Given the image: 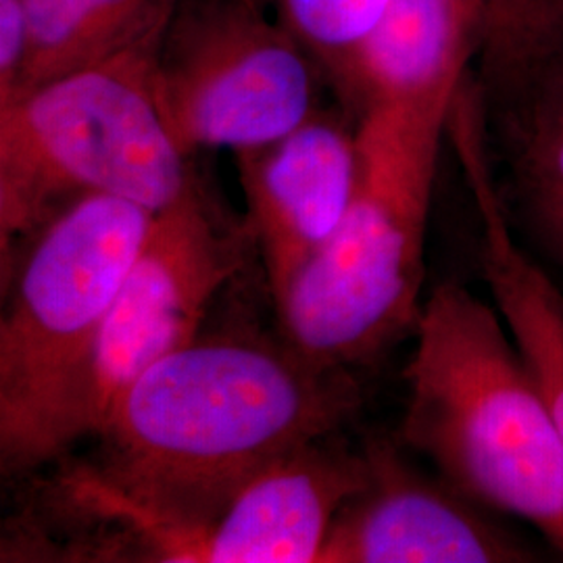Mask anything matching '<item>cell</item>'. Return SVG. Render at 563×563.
Returning a JSON list of instances; mask_svg holds the SVG:
<instances>
[{
	"label": "cell",
	"instance_id": "11",
	"mask_svg": "<svg viewBox=\"0 0 563 563\" xmlns=\"http://www.w3.org/2000/svg\"><path fill=\"white\" fill-rule=\"evenodd\" d=\"M449 134L478 211L484 280L563 439V295L511 230L493 176L483 97L474 84H463L455 95Z\"/></svg>",
	"mask_w": 563,
	"mask_h": 563
},
{
	"label": "cell",
	"instance_id": "10",
	"mask_svg": "<svg viewBox=\"0 0 563 563\" xmlns=\"http://www.w3.org/2000/svg\"><path fill=\"white\" fill-rule=\"evenodd\" d=\"M369 476L365 451L325 439L267 465L202 530L192 563H318L342 507Z\"/></svg>",
	"mask_w": 563,
	"mask_h": 563
},
{
	"label": "cell",
	"instance_id": "2",
	"mask_svg": "<svg viewBox=\"0 0 563 563\" xmlns=\"http://www.w3.org/2000/svg\"><path fill=\"white\" fill-rule=\"evenodd\" d=\"M455 95L380 102L355 120L346 211L274 302L282 339L309 362L355 369L416 334L437 163Z\"/></svg>",
	"mask_w": 563,
	"mask_h": 563
},
{
	"label": "cell",
	"instance_id": "4",
	"mask_svg": "<svg viewBox=\"0 0 563 563\" xmlns=\"http://www.w3.org/2000/svg\"><path fill=\"white\" fill-rule=\"evenodd\" d=\"M86 195L27 242L0 320V470L15 478L86 437L84 413L102 330L153 216Z\"/></svg>",
	"mask_w": 563,
	"mask_h": 563
},
{
	"label": "cell",
	"instance_id": "1",
	"mask_svg": "<svg viewBox=\"0 0 563 563\" xmlns=\"http://www.w3.org/2000/svg\"><path fill=\"white\" fill-rule=\"evenodd\" d=\"M360 405L351 369L309 362L284 339H197L113 401L95 434L101 465L69 478L71 499L155 562L192 563L202 530L244 484L330 439Z\"/></svg>",
	"mask_w": 563,
	"mask_h": 563
},
{
	"label": "cell",
	"instance_id": "7",
	"mask_svg": "<svg viewBox=\"0 0 563 563\" xmlns=\"http://www.w3.org/2000/svg\"><path fill=\"white\" fill-rule=\"evenodd\" d=\"M253 249L246 223L228 222L199 184L153 216L102 330L86 437L97 434L113 401L142 372L199 339L209 302Z\"/></svg>",
	"mask_w": 563,
	"mask_h": 563
},
{
	"label": "cell",
	"instance_id": "8",
	"mask_svg": "<svg viewBox=\"0 0 563 563\" xmlns=\"http://www.w3.org/2000/svg\"><path fill=\"white\" fill-rule=\"evenodd\" d=\"M369 476L332 523L318 563H523L539 551L390 441L363 449Z\"/></svg>",
	"mask_w": 563,
	"mask_h": 563
},
{
	"label": "cell",
	"instance_id": "12",
	"mask_svg": "<svg viewBox=\"0 0 563 563\" xmlns=\"http://www.w3.org/2000/svg\"><path fill=\"white\" fill-rule=\"evenodd\" d=\"M484 0H388L342 81L357 120L374 104L457 92L481 57Z\"/></svg>",
	"mask_w": 563,
	"mask_h": 563
},
{
	"label": "cell",
	"instance_id": "3",
	"mask_svg": "<svg viewBox=\"0 0 563 563\" xmlns=\"http://www.w3.org/2000/svg\"><path fill=\"white\" fill-rule=\"evenodd\" d=\"M401 443L444 483L534 526L563 555V439L497 307L460 282L423 301Z\"/></svg>",
	"mask_w": 563,
	"mask_h": 563
},
{
	"label": "cell",
	"instance_id": "14",
	"mask_svg": "<svg viewBox=\"0 0 563 563\" xmlns=\"http://www.w3.org/2000/svg\"><path fill=\"white\" fill-rule=\"evenodd\" d=\"M483 102L488 141L499 146L514 195L563 197V51Z\"/></svg>",
	"mask_w": 563,
	"mask_h": 563
},
{
	"label": "cell",
	"instance_id": "16",
	"mask_svg": "<svg viewBox=\"0 0 563 563\" xmlns=\"http://www.w3.org/2000/svg\"><path fill=\"white\" fill-rule=\"evenodd\" d=\"M386 4L388 0H278V15L318 63L323 78L341 90Z\"/></svg>",
	"mask_w": 563,
	"mask_h": 563
},
{
	"label": "cell",
	"instance_id": "18",
	"mask_svg": "<svg viewBox=\"0 0 563 563\" xmlns=\"http://www.w3.org/2000/svg\"><path fill=\"white\" fill-rule=\"evenodd\" d=\"M516 205L523 230L563 265V197H516Z\"/></svg>",
	"mask_w": 563,
	"mask_h": 563
},
{
	"label": "cell",
	"instance_id": "5",
	"mask_svg": "<svg viewBox=\"0 0 563 563\" xmlns=\"http://www.w3.org/2000/svg\"><path fill=\"white\" fill-rule=\"evenodd\" d=\"M155 53L69 71L0 104L2 282L27 242L86 195L163 211L197 186L155 97Z\"/></svg>",
	"mask_w": 563,
	"mask_h": 563
},
{
	"label": "cell",
	"instance_id": "9",
	"mask_svg": "<svg viewBox=\"0 0 563 563\" xmlns=\"http://www.w3.org/2000/svg\"><path fill=\"white\" fill-rule=\"evenodd\" d=\"M244 223L274 302L334 236L353 195L357 128L316 111L278 141L236 151Z\"/></svg>",
	"mask_w": 563,
	"mask_h": 563
},
{
	"label": "cell",
	"instance_id": "17",
	"mask_svg": "<svg viewBox=\"0 0 563 563\" xmlns=\"http://www.w3.org/2000/svg\"><path fill=\"white\" fill-rule=\"evenodd\" d=\"M30 57V34L21 0H0V104L20 92Z\"/></svg>",
	"mask_w": 563,
	"mask_h": 563
},
{
	"label": "cell",
	"instance_id": "6",
	"mask_svg": "<svg viewBox=\"0 0 563 563\" xmlns=\"http://www.w3.org/2000/svg\"><path fill=\"white\" fill-rule=\"evenodd\" d=\"M322 80L263 0H180L153 60L163 120L188 157L286 136L320 111Z\"/></svg>",
	"mask_w": 563,
	"mask_h": 563
},
{
	"label": "cell",
	"instance_id": "15",
	"mask_svg": "<svg viewBox=\"0 0 563 563\" xmlns=\"http://www.w3.org/2000/svg\"><path fill=\"white\" fill-rule=\"evenodd\" d=\"M481 90L497 92L563 51V0H484Z\"/></svg>",
	"mask_w": 563,
	"mask_h": 563
},
{
	"label": "cell",
	"instance_id": "13",
	"mask_svg": "<svg viewBox=\"0 0 563 563\" xmlns=\"http://www.w3.org/2000/svg\"><path fill=\"white\" fill-rule=\"evenodd\" d=\"M178 2L21 0L30 57L18 95L84 67L125 55L155 53Z\"/></svg>",
	"mask_w": 563,
	"mask_h": 563
}]
</instances>
